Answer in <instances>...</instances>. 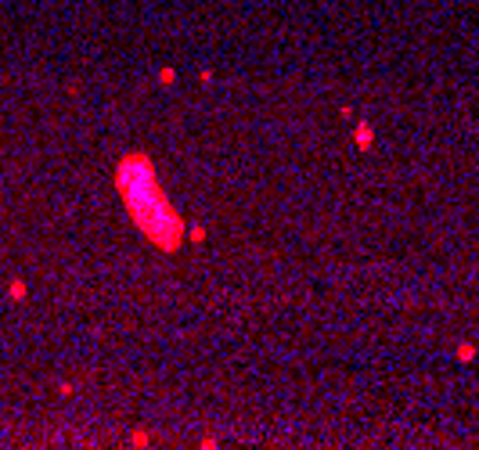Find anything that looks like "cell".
I'll use <instances>...</instances> for the list:
<instances>
[{"label":"cell","instance_id":"cell-5","mask_svg":"<svg viewBox=\"0 0 479 450\" xmlns=\"http://www.w3.org/2000/svg\"><path fill=\"white\" fill-rule=\"evenodd\" d=\"M158 79H163V83H173L177 72H173V69H163V72H158Z\"/></svg>","mask_w":479,"mask_h":450},{"label":"cell","instance_id":"cell-4","mask_svg":"<svg viewBox=\"0 0 479 450\" xmlns=\"http://www.w3.org/2000/svg\"><path fill=\"white\" fill-rule=\"evenodd\" d=\"M22 296H25V284L15 281V284H11V299H22Z\"/></svg>","mask_w":479,"mask_h":450},{"label":"cell","instance_id":"cell-1","mask_svg":"<svg viewBox=\"0 0 479 450\" xmlns=\"http://www.w3.org/2000/svg\"><path fill=\"white\" fill-rule=\"evenodd\" d=\"M115 184H119V195H123L126 209H130V220L148 234V241L158 245L163 252H177L180 238H184V220L170 206L148 155H141V151L123 155V162L115 170Z\"/></svg>","mask_w":479,"mask_h":450},{"label":"cell","instance_id":"cell-3","mask_svg":"<svg viewBox=\"0 0 479 450\" xmlns=\"http://www.w3.org/2000/svg\"><path fill=\"white\" fill-rule=\"evenodd\" d=\"M475 357V342H461L458 346V360H472Z\"/></svg>","mask_w":479,"mask_h":450},{"label":"cell","instance_id":"cell-2","mask_svg":"<svg viewBox=\"0 0 479 450\" xmlns=\"http://www.w3.org/2000/svg\"><path fill=\"white\" fill-rule=\"evenodd\" d=\"M371 141H375V130L368 126V122H361V126H357V144H361V148H371Z\"/></svg>","mask_w":479,"mask_h":450}]
</instances>
